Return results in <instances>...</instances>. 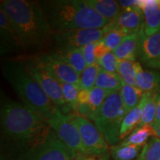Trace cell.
<instances>
[{
    "label": "cell",
    "mask_w": 160,
    "mask_h": 160,
    "mask_svg": "<svg viewBox=\"0 0 160 160\" xmlns=\"http://www.w3.org/2000/svg\"><path fill=\"white\" fill-rule=\"evenodd\" d=\"M52 32L79 28H103L111 22L97 13L86 0H45L39 2Z\"/></svg>",
    "instance_id": "3957f363"
},
{
    "label": "cell",
    "mask_w": 160,
    "mask_h": 160,
    "mask_svg": "<svg viewBox=\"0 0 160 160\" xmlns=\"http://www.w3.org/2000/svg\"><path fill=\"white\" fill-rule=\"evenodd\" d=\"M159 6H160V0H159Z\"/></svg>",
    "instance_id": "ab89813d"
},
{
    "label": "cell",
    "mask_w": 160,
    "mask_h": 160,
    "mask_svg": "<svg viewBox=\"0 0 160 160\" xmlns=\"http://www.w3.org/2000/svg\"><path fill=\"white\" fill-rule=\"evenodd\" d=\"M2 72L24 105L48 120L56 105L29 73L23 62L19 58L4 60Z\"/></svg>",
    "instance_id": "277c9868"
},
{
    "label": "cell",
    "mask_w": 160,
    "mask_h": 160,
    "mask_svg": "<svg viewBox=\"0 0 160 160\" xmlns=\"http://www.w3.org/2000/svg\"><path fill=\"white\" fill-rule=\"evenodd\" d=\"M101 70V67L97 62L87 66L85 71L80 75V85L81 89L91 90L95 87L96 81Z\"/></svg>",
    "instance_id": "f1b7e54d"
},
{
    "label": "cell",
    "mask_w": 160,
    "mask_h": 160,
    "mask_svg": "<svg viewBox=\"0 0 160 160\" xmlns=\"http://www.w3.org/2000/svg\"><path fill=\"white\" fill-rule=\"evenodd\" d=\"M137 160H160V139L153 136L143 146Z\"/></svg>",
    "instance_id": "83f0119b"
},
{
    "label": "cell",
    "mask_w": 160,
    "mask_h": 160,
    "mask_svg": "<svg viewBox=\"0 0 160 160\" xmlns=\"http://www.w3.org/2000/svg\"><path fill=\"white\" fill-rule=\"evenodd\" d=\"M143 147L133 145L112 146L110 152L113 160H133L139 157Z\"/></svg>",
    "instance_id": "d4e9b609"
},
{
    "label": "cell",
    "mask_w": 160,
    "mask_h": 160,
    "mask_svg": "<svg viewBox=\"0 0 160 160\" xmlns=\"http://www.w3.org/2000/svg\"><path fill=\"white\" fill-rule=\"evenodd\" d=\"M151 127L153 128L154 137L159 138L160 139V123L152 124Z\"/></svg>",
    "instance_id": "f35d334b"
},
{
    "label": "cell",
    "mask_w": 160,
    "mask_h": 160,
    "mask_svg": "<svg viewBox=\"0 0 160 160\" xmlns=\"http://www.w3.org/2000/svg\"><path fill=\"white\" fill-rule=\"evenodd\" d=\"M137 7L143 12L144 33L148 37L160 31V6L159 0H138Z\"/></svg>",
    "instance_id": "5bb4252c"
},
{
    "label": "cell",
    "mask_w": 160,
    "mask_h": 160,
    "mask_svg": "<svg viewBox=\"0 0 160 160\" xmlns=\"http://www.w3.org/2000/svg\"><path fill=\"white\" fill-rule=\"evenodd\" d=\"M96 44H97V42L89 44V45L84 46V47L80 48L82 52L84 59L85 60V62L87 66H90L97 63V59H96L94 55V49L96 47Z\"/></svg>",
    "instance_id": "d6a6232c"
},
{
    "label": "cell",
    "mask_w": 160,
    "mask_h": 160,
    "mask_svg": "<svg viewBox=\"0 0 160 160\" xmlns=\"http://www.w3.org/2000/svg\"><path fill=\"white\" fill-rule=\"evenodd\" d=\"M77 155L50 128L37 142L16 155L11 160H74Z\"/></svg>",
    "instance_id": "8992f818"
},
{
    "label": "cell",
    "mask_w": 160,
    "mask_h": 160,
    "mask_svg": "<svg viewBox=\"0 0 160 160\" xmlns=\"http://www.w3.org/2000/svg\"><path fill=\"white\" fill-rule=\"evenodd\" d=\"M108 33L103 28H79L53 33L52 39L57 48H81L91 43L102 40Z\"/></svg>",
    "instance_id": "9c48e42d"
},
{
    "label": "cell",
    "mask_w": 160,
    "mask_h": 160,
    "mask_svg": "<svg viewBox=\"0 0 160 160\" xmlns=\"http://www.w3.org/2000/svg\"><path fill=\"white\" fill-rule=\"evenodd\" d=\"M60 85L62 88L63 94L66 102L74 113L77 108V106L79 105L78 95H79V91L82 90L81 88L76 85L69 83H60Z\"/></svg>",
    "instance_id": "f546056e"
},
{
    "label": "cell",
    "mask_w": 160,
    "mask_h": 160,
    "mask_svg": "<svg viewBox=\"0 0 160 160\" xmlns=\"http://www.w3.org/2000/svg\"><path fill=\"white\" fill-rule=\"evenodd\" d=\"M36 57L59 83L73 84L81 88L80 76L77 72L53 52L41 53Z\"/></svg>",
    "instance_id": "8fae6325"
},
{
    "label": "cell",
    "mask_w": 160,
    "mask_h": 160,
    "mask_svg": "<svg viewBox=\"0 0 160 160\" xmlns=\"http://www.w3.org/2000/svg\"><path fill=\"white\" fill-rule=\"evenodd\" d=\"M126 114L120 91L111 92L93 120L108 145L115 146L119 142L120 128Z\"/></svg>",
    "instance_id": "5b68a950"
},
{
    "label": "cell",
    "mask_w": 160,
    "mask_h": 160,
    "mask_svg": "<svg viewBox=\"0 0 160 160\" xmlns=\"http://www.w3.org/2000/svg\"><path fill=\"white\" fill-rule=\"evenodd\" d=\"M3 9L23 50H39L52 39L53 32L39 2L3 0Z\"/></svg>",
    "instance_id": "7a4b0ae2"
},
{
    "label": "cell",
    "mask_w": 160,
    "mask_h": 160,
    "mask_svg": "<svg viewBox=\"0 0 160 160\" xmlns=\"http://www.w3.org/2000/svg\"><path fill=\"white\" fill-rule=\"evenodd\" d=\"M22 46L8 18L0 8V53L5 56L22 50Z\"/></svg>",
    "instance_id": "4fadbf2b"
},
{
    "label": "cell",
    "mask_w": 160,
    "mask_h": 160,
    "mask_svg": "<svg viewBox=\"0 0 160 160\" xmlns=\"http://www.w3.org/2000/svg\"><path fill=\"white\" fill-rule=\"evenodd\" d=\"M53 53L73 68L79 76L87 67L80 48H56Z\"/></svg>",
    "instance_id": "ac0fdd59"
},
{
    "label": "cell",
    "mask_w": 160,
    "mask_h": 160,
    "mask_svg": "<svg viewBox=\"0 0 160 160\" xmlns=\"http://www.w3.org/2000/svg\"><path fill=\"white\" fill-rule=\"evenodd\" d=\"M0 124L2 139L11 145L14 157L37 142L51 128L45 118L10 99L1 100Z\"/></svg>",
    "instance_id": "6da1fadb"
},
{
    "label": "cell",
    "mask_w": 160,
    "mask_h": 160,
    "mask_svg": "<svg viewBox=\"0 0 160 160\" xmlns=\"http://www.w3.org/2000/svg\"><path fill=\"white\" fill-rule=\"evenodd\" d=\"M90 90L82 89L78 95V102L82 105L89 104Z\"/></svg>",
    "instance_id": "e575fe53"
},
{
    "label": "cell",
    "mask_w": 160,
    "mask_h": 160,
    "mask_svg": "<svg viewBox=\"0 0 160 160\" xmlns=\"http://www.w3.org/2000/svg\"><path fill=\"white\" fill-rule=\"evenodd\" d=\"M122 82L123 80L118 73L106 71L101 68L96 81L95 87L100 88L110 92L120 91Z\"/></svg>",
    "instance_id": "44dd1931"
},
{
    "label": "cell",
    "mask_w": 160,
    "mask_h": 160,
    "mask_svg": "<svg viewBox=\"0 0 160 160\" xmlns=\"http://www.w3.org/2000/svg\"><path fill=\"white\" fill-rule=\"evenodd\" d=\"M136 68L137 62L119 60L117 73L127 85L136 87Z\"/></svg>",
    "instance_id": "4316f807"
},
{
    "label": "cell",
    "mask_w": 160,
    "mask_h": 160,
    "mask_svg": "<svg viewBox=\"0 0 160 160\" xmlns=\"http://www.w3.org/2000/svg\"><path fill=\"white\" fill-rule=\"evenodd\" d=\"M153 131L151 125H145L137 128L122 142V145H133L143 147L148 141L153 137Z\"/></svg>",
    "instance_id": "cb8c5ba5"
},
{
    "label": "cell",
    "mask_w": 160,
    "mask_h": 160,
    "mask_svg": "<svg viewBox=\"0 0 160 160\" xmlns=\"http://www.w3.org/2000/svg\"><path fill=\"white\" fill-rule=\"evenodd\" d=\"M139 33L126 35L118 48L113 51L119 60L136 62L137 59Z\"/></svg>",
    "instance_id": "e0dca14e"
},
{
    "label": "cell",
    "mask_w": 160,
    "mask_h": 160,
    "mask_svg": "<svg viewBox=\"0 0 160 160\" xmlns=\"http://www.w3.org/2000/svg\"><path fill=\"white\" fill-rule=\"evenodd\" d=\"M120 93L127 113L139 105L144 94L143 92L138 88L127 85L124 82Z\"/></svg>",
    "instance_id": "603a6c76"
},
{
    "label": "cell",
    "mask_w": 160,
    "mask_h": 160,
    "mask_svg": "<svg viewBox=\"0 0 160 160\" xmlns=\"http://www.w3.org/2000/svg\"><path fill=\"white\" fill-rule=\"evenodd\" d=\"M74 160H105L103 157L98 158L96 157H90V156H86L81 153H78L77 157H75Z\"/></svg>",
    "instance_id": "74e56055"
},
{
    "label": "cell",
    "mask_w": 160,
    "mask_h": 160,
    "mask_svg": "<svg viewBox=\"0 0 160 160\" xmlns=\"http://www.w3.org/2000/svg\"><path fill=\"white\" fill-rule=\"evenodd\" d=\"M136 87L143 93H160V73L153 69L144 70L142 65L137 62Z\"/></svg>",
    "instance_id": "2e32d148"
},
{
    "label": "cell",
    "mask_w": 160,
    "mask_h": 160,
    "mask_svg": "<svg viewBox=\"0 0 160 160\" xmlns=\"http://www.w3.org/2000/svg\"><path fill=\"white\" fill-rule=\"evenodd\" d=\"M137 59L148 68L160 70V31L148 37L142 26L139 33Z\"/></svg>",
    "instance_id": "7c38bea8"
},
{
    "label": "cell",
    "mask_w": 160,
    "mask_h": 160,
    "mask_svg": "<svg viewBox=\"0 0 160 160\" xmlns=\"http://www.w3.org/2000/svg\"><path fill=\"white\" fill-rule=\"evenodd\" d=\"M160 123V93L157 96V114L153 124Z\"/></svg>",
    "instance_id": "8d00e7d4"
},
{
    "label": "cell",
    "mask_w": 160,
    "mask_h": 160,
    "mask_svg": "<svg viewBox=\"0 0 160 160\" xmlns=\"http://www.w3.org/2000/svg\"><path fill=\"white\" fill-rule=\"evenodd\" d=\"M137 0H122V1H118V4L122 10H125L137 6Z\"/></svg>",
    "instance_id": "d590c367"
},
{
    "label": "cell",
    "mask_w": 160,
    "mask_h": 160,
    "mask_svg": "<svg viewBox=\"0 0 160 160\" xmlns=\"http://www.w3.org/2000/svg\"><path fill=\"white\" fill-rule=\"evenodd\" d=\"M86 2L101 17L111 22L116 20L122 11L118 2L113 0H86Z\"/></svg>",
    "instance_id": "d6986e66"
},
{
    "label": "cell",
    "mask_w": 160,
    "mask_h": 160,
    "mask_svg": "<svg viewBox=\"0 0 160 160\" xmlns=\"http://www.w3.org/2000/svg\"><path fill=\"white\" fill-rule=\"evenodd\" d=\"M79 128L84 155L104 157L109 151L108 143L95 125L85 117L74 114Z\"/></svg>",
    "instance_id": "30bf717a"
},
{
    "label": "cell",
    "mask_w": 160,
    "mask_h": 160,
    "mask_svg": "<svg viewBox=\"0 0 160 160\" xmlns=\"http://www.w3.org/2000/svg\"><path fill=\"white\" fill-rule=\"evenodd\" d=\"M108 29V33L104 37L102 41L106 47L110 51L113 52L122 43V40L126 35V33L122 29L117 28L113 22H111L106 26Z\"/></svg>",
    "instance_id": "484cf974"
},
{
    "label": "cell",
    "mask_w": 160,
    "mask_h": 160,
    "mask_svg": "<svg viewBox=\"0 0 160 160\" xmlns=\"http://www.w3.org/2000/svg\"><path fill=\"white\" fill-rule=\"evenodd\" d=\"M110 93H111L110 91L97 87H93V88L90 90V100L88 105L96 112V113L102 105L103 102Z\"/></svg>",
    "instance_id": "4dcf8cb0"
},
{
    "label": "cell",
    "mask_w": 160,
    "mask_h": 160,
    "mask_svg": "<svg viewBox=\"0 0 160 160\" xmlns=\"http://www.w3.org/2000/svg\"><path fill=\"white\" fill-rule=\"evenodd\" d=\"M119 62V59L111 51L107 53L101 59L97 60V63L100 65L101 68L104 69L106 71L117 73Z\"/></svg>",
    "instance_id": "1f68e13d"
},
{
    "label": "cell",
    "mask_w": 160,
    "mask_h": 160,
    "mask_svg": "<svg viewBox=\"0 0 160 160\" xmlns=\"http://www.w3.org/2000/svg\"><path fill=\"white\" fill-rule=\"evenodd\" d=\"M157 93H144L142 115L141 122L137 128L151 125L153 123L157 114Z\"/></svg>",
    "instance_id": "7402d4cb"
},
{
    "label": "cell",
    "mask_w": 160,
    "mask_h": 160,
    "mask_svg": "<svg viewBox=\"0 0 160 160\" xmlns=\"http://www.w3.org/2000/svg\"><path fill=\"white\" fill-rule=\"evenodd\" d=\"M143 105L144 99L142 96V98L141 102L139 105L133 109H132L131 111H129L124 118L121 128H120L119 140L125 139L136 128H137L142 119Z\"/></svg>",
    "instance_id": "ffe728a7"
},
{
    "label": "cell",
    "mask_w": 160,
    "mask_h": 160,
    "mask_svg": "<svg viewBox=\"0 0 160 160\" xmlns=\"http://www.w3.org/2000/svg\"><path fill=\"white\" fill-rule=\"evenodd\" d=\"M108 52H110V51L108 49V48L106 47L105 44H104L102 40L97 42L94 49V55L96 59H97V60L101 59L102 57H104V56H105L107 53H108Z\"/></svg>",
    "instance_id": "836d02e7"
},
{
    "label": "cell",
    "mask_w": 160,
    "mask_h": 160,
    "mask_svg": "<svg viewBox=\"0 0 160 160\" xmlns=\"http://www.w3.org/2000/svg\"><path fill=\"white\" fill-rule=\"evenodd\" d=\"M48 122L59 139L73 153L84 154L81 136L74 113L65 114L55 106Z\"/></svg>",
    "instance_id": "ba28073f"
},
{
    "label": "cell",
    "mask_w": 160,
    "mask_h": 160,
    "mask_svg": "<svg viewBox=\"0 0 160 160\" xmlns=\"http://www.w3.org/2000/svg\"><path fill=\"white\" fill-rule=\"evenodd\" d=\"M25 64L26 68L37 80L48 97L60 111L68 114L71 108L66 102L60 83L51 75L36 56L19 58Z\"/></svg>",
    "instance_id": "52a82bcc"
},
{
    "label": "cell",
    "mask_w": 160,
    "mask_h": 160,
    "mask_svg": "<svg viewBox=\"0 0 160 160\" xmlns=\"http://www.w3.org/2000/svg\"><path fill=\"white\" fill-rule=\"evenodd\" d=\"M144 22L145 17L142 11L137 6H135L122 10L113 22L128 35L133 33H139Z\"/></svg>",
    "instance_id": "9a60e30c"
}]
</instances>
